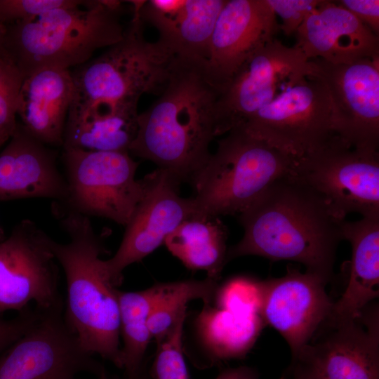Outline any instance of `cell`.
Here are the masks:
<instances>
[{
    "mask_svg": "<svg viewBox=\"0 0 379 379\" xmlns=\"http://www.w3.org/2000/svg\"><path fill=\"white\" fill-rule=\"evenodd\" d=\"M244 233L227 250L226 263L244 255L287 260L329 282L337 248L343 240L341 222L324 201L288 174L276 180L238 215Z\"/></svg>",
    "mask_w": 379,
    "mask_h": 379,
    "instance_id": "obj_1",
    "label": "cell"
},
{
    "mask_svg": "<svg viewBox=\"0 0 379 379\" xmlns=\"http://www.w3.org/2000/svg\"><path fill=\"white\" fill-rule=\"evenodd\" d=\"M205 62L176 57L158 99L138 114L128 152L154 162L178 182H190L211 153L219 93L207 79Z\"/></svg>",
    "mask_w": 379,
    "mask_h": 379,
    "instance_id": "obj_2",
    "label": "cell"
},
{
    "mask_svg": "<svg viewBox=\"0 0 379 379\" xmlns=\"http://www.w3.org/2000/svg\"><path fill=\"white\" fill-rule=\"evenodd\" d=\"M69 237L53 240V251L67 281L65 321L83 348L123 368L117 289L108 277L100 255L105 248L90 218L54 209Z\"/></svg>",
    "mask_w": 379,
    "mask_h": 379,
    "instance_id": "obj_3",
    "label": "cell"
},
{
    "mask_svg": "<svg viewBox=\"0 0 379 379\" xmlns=\"http://www.w3.org/2000/svg\"><path fill=\"white\" fill-rule=\"evenodd\" d=\"M122 1L87 0L6 26L4 46L23 78L46 67L70 69L119 41Z\"/></svg>",
    "mask_w": 379,
    "mask_h": 379,
    "instance_id": "obj_4",
    "label": "cell"
},
{
    "mask_svg": "<svg viewBox=\"0 0 379 379\" xmlns=\"http://www.w3.org/2000/svg\"><path fill=\"white\" fill-rule=\"evenodd\" d=\"M295 160L242 128L230 131L192 182L195 217L239 215L287 175Z\"/></svg>",
    "mask_w": 379,
    "mask_h": 379,
    "instance_id": "obj_5",
    "label": "cell"
},
{
    "mask_svg": "<svg viewBox=\"0 0 379 379\" xmlns=\"http://www.w3.org/2000/svg\"><path fill=\"white\" fill-rule=\"evenodd\" d=\"M133 8L122 39L71 71V104L102 100L138 106L142 95H159L164 89L176 56L158 40L145 39L144 23Z\"/></svg>",
    "mask_w": 379,
    "mask_h": 379,
    "instance_id": "obj_6",
    "label": "cell"
},
{
    "mask_svg": "<svg viewBox=\"0 0 379 379\" xmlns=\"http://www.w3.org/2000/svg\"><path fill=\"white\" fill-rule=\"evenodd\" d=\"M338 220L350 213L379 217V153L357 150L337 135L295 159L289 173Z\"/></svg>",
    "mask_w": 379,
    "mask_h": 379,
    "instance_id": "obj_7",
    "label": "cell"
},
{
    "mask_svg": "<svg viewBox=\"0 0 379 379\" xmlns=\"http://www.w3.org/2000/svg\"><path fill=\"white\" fill-rule=\"evenodd\" d=\"M62 161L67 195L54 208L128 223L144 192L128 152L63 148Z\"/></svg>",
    "mask_w": 379,
    "mask_h": 379,
    "instance_id": "obj_8",
    "label": "cell"
},
{
    "mask_svg": "<svg viewBox=\"0 0 379 379\" xmlns=\"http://www.w3.org/2000/svg\"><path fill=\"white\" fill-rule=\"evenodd\" d=\"M313 73L312 60L300 49L274 39L246 60L218 94L216 137L243 126L279 95Z\"/></svg>",
    "mask_w": 379,
    "mask_h": 379,
    "instance_id": "obj_9",
    "label": "cell"
},
{
    "mask_svg": "<svg viewBox=\"0 0 379 379\" xmlns=\"http://www.w3.org/2000/svg\"><path fill=\"white\" fill-rule=\"evenodd\" d=\"M37 310L29 328L0 354V379H77L83 373L98 378L105 375L103 366L67 324L63 307Z\"/></svg>",
    "mask_w": 379,
    "mask_h": 379,
    "instance_id": "obj_10",
    "label": "cell"
},
{
    "mask_svg": "<svg viewBox=\"0 0 379 379\" xmlns=\"http://www.w3.org/2000/svg\"><path fill=\"white\" fill-rule=\"evenodd\" d=\"M53 241L29 219L0 241V317L10 310L22 312L29 302L41 310L64 306Z\"/></svg>",
    "mask_w": 379,
    "mask_h": 379,
    "instance_id": "obj_11",
    "label": "cell"
},
{
    "mask_svg": "<svg viewBox=\"0 0 379 379\" xmlns=\"http://www.w3.org/2000/svg\"><path fill=\"white\" fill-rule=\"evenodd\" d=\"M239 128L295 159L335 135L327 91L312 77L290 86Z\"/></svg>",
    "mask_w": 379,
    "mask_h": 379,
    "instance_id": "obj_12",
    "label": "cell"
},
{
    "mask_svg": "<svg viewBox=\"0 0 379 379\" xmlns=\"http://www.w3.org/2000/svg\"><path fill=\"white\" fill-rule=\"evenodd\" d=\"M292 367L320 379H379L378 308L354 318L332 317L293 355Z\"/></svg>",
    "mask_w": 379,
    "mask_h": 379,
    "instance_id": "obj_13",
    "label": "cell"
},
{
    "mask_svg": "<svg viewBox=\"0 0 379 379\" xmlns=\"http://www.w3.org/2000/svg\"><path fill=\"white\" fill-rule=\"evenodd\" d=\"M312 77L327 91L331 128L349 147L377 152L379 147V60L334 65L311 59Z\"/></svg>",
    "mask_w": 379,
    "mask_h": 379,
    "instance_id": "obj_14",
    "label": "cell"
},
{
    "mask_svg": "<svg viewBox=\"0 0 379 379\" xmlns=\"http://www.w3.org/2000/svg\"><path fill=\"white\" fill-rule=\"evenodd\" d=\"M143 195L138 203L116 253L103 265L117 287L122 272L130 265L152 253L183 221L195 217L192 198L179 194L178 182L159 168L143 178Z\"/></svg>",
    "mask_w": 379,
    "mask_h": 379,
    "instance_id": "obj_15",
    "label": "cell"
},
{
    "mask_svg": "<svg viewBox=\"0 0 379 379\" xmlns=\"http://www.w3.org/2000/svg\"><path fill=\"white\" fill-rule=\"evenodd\" d=\"M279 29L267 0H227L204 65L208 80L219 93L246 60L275 39Z\"/></svg>",
    "mask_w": 379,
    "mask_h": 379,
    "instance_id": "obj_16",
    "label": "cell"
},
{
    "mask_svg": "<svg viewBox=\"0 0 379 379\" xmlns=\"http://www.w3.org/2000/svg\"><path fill=\"white\" fill-rule=\"evenodd\" d=\"M262 281L260 315L265 325L286 340L293 356L310 343L331 314L334 302L326 291L328 282L290 267L283 277Z\"/></svg>",
    "mask_w": 379,
    "mask_h": 379,
    "instance_id": "obj_17",
    "label": "cell"
},
{
    "mask_svg": "<svg viewBox=\"0 0 379 379\" xmlns=\"http://www.w3.org/2000/svg\"><path fill=\"white\" fill-rule=\"evenodd\" d=\"M295 34L294 46L309 60L334 65L379 60V36L337 1L321 0Z\"/></svg>",
    "mask_w": 379,
    "mask_h": 379,
    "instance_id": "obj_18",
    "label": "cell"
},
{
    "mask_svg": "<svg viewBox=\"0 0 379 379\" xmlns=\"http://www.w3.org/2000/svg\"><path fill=\"white\" fill-rule=\"evenodd\" d=\"M67 185L57 153L29 134L18 121L0 150V201L45 198L63 202Z\"/></svg>",
    "mask_w": 379,
    "mask_h": 379,
    "instance_id": "obj_19",
    "label": "cell"
},
{
    "mask_svg": "<svg viewBox=\"0 0 379 379\" xmlns=\"http://www.w3.org/2000/svg\"><path fill=\"white\" fill-rule=\"evenodd\" d=\"M227 0L131 1L143 23L176 57L206 62L212 34Z\"/></svg>",
    "mask_w": 379,
    "mask_h": 379,
    "instance_id": "obj_20",
    "label": "cell"
},
{
    "mask_svg": "<svg viewBox=\"0 0 379 379\" xmlns=\"http://www.w3.org/2000/svg\"><path fill=\"white\" fill-rule=\"evenodd\" d=\"M73 95L70 69L46 67L27 75L18 95L19 123L44 145L62 146Z\"/></svg>",
    "mask_w": 379,
    "mask_h": 379,
    "instance_id": "obj_21",
    "label": "cell"
},
{
    "mask_svg": "<svg viewBox=\"0 0 379 379\" xmlns=\"http://www.w3.org/2000/svg\"><path fill=\"white\" fill-rule=\"evenodd\" d=\"M137 107L102 100L71 104L62 147L128 152L138 131Z\"/></svg>",
    "mask_w": 379,
    "mask_h": 379,
    "instance_id": "obj_22",
    "label": "cell"
},
{
    "mask_svg": "<svg viewBox=\"0 0 379 379\" xmlns=\"http://www.w3.org/2000/svg\"><path fill=\"white\" fill-rule=\"evenodd\" d=\"M341 230L343 239L350 243L352 257L347 285L330 315L354 318L379 296V217L343 220Z\"/></svg>",
    "mask_w": 379,
    "mask_h": 379,
    "instance_id": "obj_23",
    "label": "cell"
},
{
    "mask_svg": "<svg viewBox=\"0 0 379 379\" xmlns=\"http://www.w3.org/2000/svg\"><path fill=\"white\" fill-rule=\"evenodd\" d=\"M227 228L218 217L183 221L164 241L168 250L188 269L204 270L218 280L226 263Z\"/></svg>",
    "mask_w": 379,
    "mask_h": 379,
    "instance_id": "obj_24",
    "label": "cell"
},
{
    "mask_svg": "<svg viewBox=\"0 0 379 379\" xmlns=\"http://www.w3.org/2000/svg\"><path fill=\"white\" fill-rule=\"evenodd\" d=\"M265 323L260 314L243 316L205 304L197 327L208 351L218 359L245 356L257 340Z\"/></svg>",
    "mask_w": 379,
    "mask_h": 379,
    "instance_id": "obj_25",
    "label": "cell"
},
{
    "mask_svg": "<svg viewBox=\"0 0 379 379\" xmlns=\"http://www.w3.org/2000/svg\"><path fill=\"white\" fill-rule=\"evenodd\" d=\"M166 283H157L143 291H117L120 316V335L123 368L127 375L140 372L141 364L152 339L148 319L161 296Z\"/></svg>",
    "mask_w": 379,
    "mask_h": 379,
    "instance_id": "obj_26",
    "label": "cell"
},
{
    "mask_svg": "<svg viewBox=\"0 0 379 379\" xmlns=\"http://www.w3.org/2000/svg\"><path fill=\"white\" fill-rule=\"evenodd\" d=\"M218 280L207 277L204 280H183L166 282L165 290L154 306L147 322L152 338L161 343L186 314L187 304L201 299L209 304L215 296Z\"/></svg>",
    "mask_w": 379,
    "mask_h": 379,
    "instance_id": "obj_27",
    "label": "cell"
},
{
    "mask_svg": "<svg viewBox=\"0 0 379 379\" xmlns=\"http://www.w3.org/2000/svg\"><path fill=\"white\" fill-rule=\"evenodd\" d=\"M218 307L237 314H260L263 301L262 281L246 277H237L218 288Z\"/></svg>",
    "mask_w": 379,
    "mask_h": 379,
    "instance_id": "obj_28",
    "label": "cell"
},
{
    "mask_svg": "<svg viewBox=\"0 0 379 379\" xmlns=\"http://www.w3.org/2000/svg\"><path fill=\"white\" fill-rule=\"evenodd\" d=\"M23 79L8 56L0 57V150L13 135L18 124V99Z\"/></svg>",
    "mask_w": 379,
    "mask_h": 379,
    "instance_id": "obj_29",
    "label": "cell"
},
{
    "mask_svg": "<svg viewBox=\"0 0 379 379\" xmlns=\"http://www.w3.org/2000/svg\"><path fill=\"white\" fill-rule=\"evenodd\" d=\"M185 317L186 314L179 319L170 333L158 345L153 366L155 379H189L182 350Z\"/></svg>",
    "mask_w": 379,
    "mask_h": 379,
    "instance_id": "obj_30",
    "label": "cell"
},
{
    "mask_svg": "<svg viewBox=\"0 0 379 379\" xmlns=\"http://www.w3.org/2000/svg\"><path fill=\"white\" fill-rule=\"evenodd\" d=\"M81 0H0V24L29 21L48 11L84 4Z\"/></svg>",
    "mask_w": 379,
    "mask_h": 379,
    "instance_id": "obj_31",
    "label": "cell"
},
{
    "mask_svg": "<svg viewBox=\"0 0 379 379\" xmlns=\"http://www.w3.org/2000/svg\"><path fill=\"white\" fill-rule=\"evenodd\" d=\"M276 16L281 20L279 29L286 36L295 34L306 17L321 0H267Z\"/></svg>",
    "mask_w": 379,
    "mask_h": 379,
    "instance_id": "obj_32",
    "label": "cell"
},
{
    "mask_svg": "<svg viewBox=\"0 0 379 379\" xmlns=\"http://www.w3.org/2000/svg\"><path fill=\"white\" fill-rule=\"evenodd\" d=\"M37 315L36 308H27L11 319L0 317V354L29 328Z\"/></svg>",
    "mask_w": 379,
    "mask_h": 379,
    "instance_id": "obj_33",
    "label": "cell"
},
{
    "mask_svg": "<svg viewBox=\"0 0 379 379\" xmlns=\"http://www.w3.org/2000/svg\"><path fill=\"white\" fill-rule=\"evenodd\" d=\"M337 1L379 36L378 0H340Z\"/></svg>",
    "mask_w": 379,
    "mask_h": 379,
    "instance_id": "obj_34",
    "label": "cell"
},
{
    "mask_svg": "<svg viewBox=\"0 0 379 379\" xmlns=\"http://www.w3.org/2000/svg\"><path fill=\"white\" fill-rule=\"evenodd\" d=\"M216 379H258L252 370L246 367L231 368L223 371Z\"/></svg>",
    "mask_w": 379,
    "mask_h": 379,
    "instance_id": "obj_35",
    "label": "cell"
},
{
    "mask_svg": "<svg viewBox=\"0 0 379 379\" xmlns=\"http://www.w3.org/2000/svg\"><path fill=\"white\" fill-rule=\"evenodd\" d=\"M293 379H320L312 374L298 368L292 367Z\"/></svg>",
    "mask_w": 379,
    "mask_h": 379,
    "instance_id": "obj_36",
    "label": "cell"
},
{
    "mask_svg": "<svg viewBox=\"0 0 379 379\" xmlns=\"http://www.w3.org/2000/svg\"><path fill=\"white\" fill-rule=\"evenodd\" d=\"M6 26L0 24V57L8 56L4 46Z\"/></svg>",
    "mask_w": 379,
    "mask_h": 379,
    "instance_id": "obj_37",
    "label": "cell"
},
{
    "mask_svg": "<svg viewBox=\"0 0 379 379\" xmlns=\"http://www.w3.org/2000/svg\"><path fill=\"white\" fill-rule=\"evenodd\" d=\"M140 373L135 374V375H127L126 378L124 379H140ZM98 379H109L107 375H104L101 378H99Z\"/></svg>",
    "mask_w": 379,
    "mask_h": 379,
    "instance_id": "obj_38",
    "label": "cell"
},
{
    "mask_svg": "<svg viewBox=\"0 0 379 379\" xmlns=\"http://www.w3.org/2000/svg\"><path fill=\"white\" fill-rule=\"evenodd\" d=\"M2 235H3L2 230L0 229V241L3 239Z\"/></svg>",
    "mask_w": 379,
    "mask_h": 379,
    "instance_id": "obj_39",
    "label": "cell"
}]
</instances>
